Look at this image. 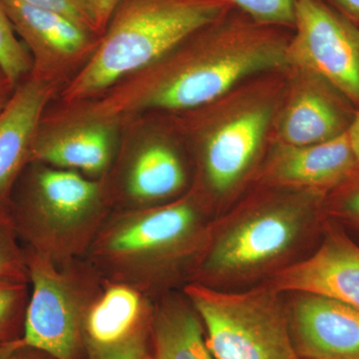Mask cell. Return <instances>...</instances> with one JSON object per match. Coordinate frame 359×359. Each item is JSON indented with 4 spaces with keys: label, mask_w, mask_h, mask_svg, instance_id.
I'll use <instances>...</instances> for the list:
<instances>
[{
    "label": "cell",
    "mask_w": 359,
    "mask_h": 359,
    "mask_svg": "<svg viewBox=\"0 0 359 359\" xmlns=\"http://www.w3.org/2000/svg\"><path fill=\"white\" fill-rule=\"evenodd\" d=\"M283 28L257 22L233 7L152 65L89 100L59 105L48 118L122 126L151 111L203 107L243 78L287 62L290 39Z\"/></svg>",
    "instance_id": "1"
},
{
    "label": "cell",
    "mask_w": 359,
    "mask_h": 359,
    "mask_svg": "<svg viewBox=\"0 0 359 359\" xmlns=\"http://www.w3.org/2000/svg\"><path fill=\"white\" fill-rule=\"evenodd\" d=\"M233 7L226 0H120L93 55L61 90V103L83 102L99 95Z\"/></svg>",
    "instance_id": "2"
},
{
    "label": "cell",
    "mask_w": 359,
    "mask_h": 359,
    "mask_svg": "<svg viewBox=\"0 0 359 359\" xmlns=\"http://www.w3.org/2000/svg\"><path fill=\"white\" fill-rule=\"evenodd\" d=\"M216 359H299L290 334L287 306L269 285L242 292L203 283L186 287Z\"/></svg>",
    "instance_id": "3"
},
{
    "label": "cell",
    "mask_w": 359,
    "mask_h": 359,
    "mask_svg": "<svg viewBox=\"0 0 359 359\" xmlns=\"http://www.w3.org/2000/svg\"><path fill=\"white\" fill-rule=\"evenodd\" d=\"M323 193L269 203L250 210L226 224L203 259L210 280H240L280 263L313 231Z\"/></svg>",
    "instance_id": "4"
},
{
    "label": "cell",
    "mask_w": 359,
    "mask_h": 359,
    "mask_svg": "<svg viewBox=\"0 0 359 359\" xmlns=\"http://www.w3.org/2000/svg\"><path fill=\"white\" fill-rule=\"evenodd\" d=\"M289 63L304 68L359 107V27L323 0H297Z\"/></svg>",
    "instance_id": "5"
},
{
    "label": "cell",
    "mask_w": 359,
    "mask_h": 359,
    "mask_svg": "<svg viewBox=\"0 0 359 359\" xmlns=\"http://www.w3.org/2000/svg\"><path fill=\"white\" fill-rule=\"evenodd\" d=\"M102 189L78 172L39 164L26 181L14 211L16 233L45 254L53 235L78 230L100 204Z\"/></svg>",
    "instance_id": "6"
},
{
    "label": "cell",
    "mask_w": 359,
    "mask_h": 359,
    "mask_svg": "<svg viewBox=\"0 0 359 359\" xmlns=\"http://www.w3.org/2000/svg\"><path fill=\"white\" fill-rule=\"evenodd\" d=\"M32 295L26 309L23 342L56 359H81L85 313L62 273L47 255L25 254Z\"/></svg>",
    "instance_id": "7"
},
{
    "label": "cell",
    "mask_w": 359,
    "mask_h": 359,
    "mask_svg": "<svg viewBox=\"0 0 359 359\" xmlns=\"http://www.w3.org/2000/svg\"><path fill=\"white\" fill-rule=\"evenodd\" d=\"M32 59V74L62 90L88 62L101 36L68 16L20 0H1Z\"/></svg>",
    "instance_id": "8"
},
{
    "label": "cell",
    "mask_w": 359,
    "mask_h": 359,
    "mask_svg": "<svg viewBox=\"0 0 359 359\" xmlns=\"http://www.w3.org/2000/svg\"><path fill=\"white\" fill-rule=\"evenodd\" d=\"M199 214L189 200L135 212L111 228L103 252L112 261L136 266L173 256L199 231Z\"/></svg>",
    "instance_id": "9"
},
{
    "label": "cell",
    "mask_w": 359,
    "mask_h": 359,
    "mask_svg": "<svg viewBox=\"0 0 359 359\" xmlns=\"http://www.w3.org/2000/svg\"><path fill=\"white\" fill-rule=\"evenodd\" d=\"M268 285L280 294L325 295L359 311V244L339 224L327 219L318 249L276 271Z\"/></svg>",
    "instance_id": "10"
},
{
    "label": "cell",
    "mask_w": 359,
    "mask_h": 359,
    "mask_svg": "<svg viewBox=\"0 0 359 359\" xmlns=\"http://www.w3.org/2000/svg\"><path fill=\"white\" fill-rule=\"evenodd\" d=\"M292 294L287 316L299 359H359L358 309L325 295Z\"/></svg>",
    "instance_id": "11"
},
{
    "label": "cell",
    "mask_w": 359,
    "mask_h": 359,
    "mask_svg": "<svg viewBox=\"0 0 359 359\" xmlns=\"http://www.w3.org/2000/svg\"><path fill=\"white\" fill-rule=\"evenodd\" d=\"M59 88L32 73L16 85L0 112V212H9L13 187L32 161L47 105Z\"/></svg>",
    "instance_id": "12"
},
{
    "label": "cell",
    "mask_w": 359,
    "mask_h": 359,
    "mask_svg": "<svg viewBox=\"0 0 359 359\" xmlns=\"http://www.w3.org/2000/svg\"><path fill=\"white\" fill-rule=\"evenodd\" d=\"M121 125L42 119L30 163L99 176L112 162Z\"/></svg>",
    "instance_id": "13"
},
{
    "label": "cell",
    "mask_w": 359,
    "mask_h": 359,
    "mask_svg": "<svg viewBox=\"0 0 359 359\" xmlns=\"http://www.w3.org/2000/svg\"><path fill=\"white\" fill-rule=\"evenodd\" d=\"M271 114L268 106L252 105L205 134L203 166L214 192H228L244 176L261 147Z\"/></svg>",
    "instance_id": "14"
},
{
    "label": "cell",
    "mask_w": 359,
    "mask_h": 359,
    "mask_svg": "<svg viewBox=\"0 0 359 359\" xmlns=\"http://www.w3.org/2000/svg\"><path fill=\"white\" fill-rule=\"evenodd\" d=\"M358 167L347 131L308 146L285 145L273 164V177L313 192L334 190Z\"/></svg>",
    "instance_id": "15"
},
{
    "label": "cell",
    "mask_w": 359,
    "mask_h": 359,
    "mask_svg": "<svg viewBox=\"0 0 359 359\" xmlns=\"http://www.w3.org/2000/svg\"><path fill=\"white\" fill-rule=\"evenodd\" d=\"M348 101L323 80L299 91L292 99L280 123V136L287 145L308 146L346 133L355 113Z\"/></svg>",
    "instance_id": "16"
},
{
    "label": "cell",
    "mask_w": 359,
    "mask_h": 359,
    "mask_svg": "<svg viewBox=\"0 0 359 359\" xmlns=\"http://www.w3.org/2000/svg\"><path fill=\"white\" fill-rule=\"evenodd\" d=\"M185 183V170L178 153L157 138L139 146L125 180L127 195L139 203L166 199L179 192Z\"/></svg>",
    "instance_id": "17"
},
{
    "label": "cell",
    "mask_w": 359,
    "mask_h": 359,
    "mask_svg": "<svg viewBox=\"0 0 359 359\" xmlns=\"http://www.w3.org/2000/svg\"><path fill=\"white\" fill-rule=\"evenodd\" d=\"M146 325L140 294L127 285H112L85 313V347L87 351L115 346Z\"/></svg>",
    "instance_id": "18"
},
{
    "label": "cell",
    "mask_w": 359,
    "mask_h": 359,
    "mask_svg": "<svg viewBox=\"0 0 359 359\" xmlns=\"http://www.w3.org/2000/svg\"><path fill=\"white\" fill-rule=\"evenodd\" d=\"M150 330L154 359H216L193 306L180 301L165 302L151 318Z\"/></svg>",
    "instance_id": "19"
},
{
    "label": "cell",
    "mask_w": 359,
    "mask_h": 359,
    "mask_svg": "<svg viewBox=\"0 0 359 359\" xmlns=\"http://www.w3.org/2000/svg\"><path fill=\"white\" fill-rule=\"evenodd\" d=\"M26 280L0 278V346L22 339L29 301Z\"/></svg>",
    "instance_id": "20"
},
{
    "label": "cell",
    "mask_w": 359,
    "mask_h": 359,
    "mask_svg": "<svg viewBox=\"0 0 359 359\" xmlns=\"http://www.w3.org/2000/svg\"><path fill=\"white\" fill-rule=\"evenodd\" d=\"M0 67L15 84L32 69L29 52L14 32L4 4L0 0Z\"/></svg>",
    "instance_id": "21"
},
{
    "label": "cell",
    "mask_w": 359,
    "mask_h": 359,
    "mask_svg": "<svg viewBox=\"0 0 359 359\" xmlns=\"http://www.w3.org/2000/svg\"><path fill=\"white\" fill-rule=\"evenodd\" d=\"M330 221L342 230L353 231L359 244V167L351 176L334 189L325 205Z\"/></svg>",
    "instance_id": "22"
},
{
    "label": "cell",
    "mask_w": 359,
    "mask_h": 359,
    "mask_svg": "<svg viewBox=\"0 0 359 359\" xmlns=\"http://www.w3.org/2000/svg\"><path fill=\"white\" fill-rule=\"evenodd\" d=\"M231 6L263 25L292 27L297 0H226Z\"/></svg>",
    "instance_id": "23"
},
{
    "label": "cell",
    "mask_w": 359,
    "mask_h": 359,
    "mask_svg": "<svg viewBox=\"0 0 359 359\" xmlns=\"http://www.w3.org/2000/svg\"><path fill=\"white\" fill-rule=\"evenodd\" d=\"M9 212H0V278L28 280L26 256L16 243Z\"/></svg>",
    "instance_id": "24"
},
{
    "label": "cell",
    "mask_w": 359,
    "mask_h": 359,
    "mask_svg": "<svg viewBox=\"0 0 359 359\" xmlns=\"http://www.w3.org/2000/svg\"><path fill=\"white\" fill-rule=\"evenodd\" d=\"M42 8L50 9L68 16L95 34H103L96 0H20Z\"/></svg>",
    "instance_id": "25"
},
{
    "label": "cell",
    "mask_w": 359,
    "mask_h": 359,
    "mask_svg": "<svg viewBox=\"0 0 359 359\" xmlns=\"http://www.w3.org/2000/svg\"><path fill=\"white\" fill-rule=\"evenodd\" d=\"M148 325L141 328L133 335L105 348L87 349L89 359H141L147 351Z\"/></svg>",
    "instance_id": "26"
},
{
    "label": "cell",
    "mask_w": 359,
    "mask_h": 359,
    "mask_svg": "<svg viewBox=\"0 0 359 359\" xmlns=\"http://www.w3.org/2000/svg\"><path fill=\"white\" fill-rule=\"evenodd\" d=\"M359 27V0H323Z\"/></svg>",
    "instance_id": "27"
},
{
    "label": "cell",
    "mask_w": 359,
    "mask_h": 359,
    "mask_svg": "<svg viewBox=\"0 0 359 359\" xmlns=\"http://www.w3.org/2000/svg\"><path fill=\"white\" fill-rule=\"evenodd\" d=\"M9 359H56L50 354L34 348V347L26 346L25 342L20 344L11 354Z\"/></svg>",
    "instance_id": "28"
},
{
    "label": "cell",
    "mask_w": 359,
    "mask_h": 359,
    "mask_svg": "<svg viewBox=\"0 0 359 359\" xmlns=\"http://www.w3.org/2000/svg\"><path fill=\"white\" fill-rule=\"evenodd\" d=\"M16 85L18 84L14 83L0 67V112L6 107L9 99L13 96Z\"/></svg>",
    "instance_id": "29"
},
{
    "label": "cell",
    "mask_w": 359,
    "mask_h": 359,
    "mask_svg": "<svg viewBox=\"0 0 359 359\" xmlns=\"http://www.w3.org/2000/svg\"><path fill=\"white\" fill-rule=\"evenodd\" d=\"M119 1L120 0H96L99 20H100L103 32L105 30L106 25H107L108 20H109L111 14H112Z\"/></svg>",
    "instance_id": "30"
},
{
    "label": "cell",
    "mask_w": 359,
    "mask_h": 359,
    "mask_svg": "<svg viewBox=\"0 0 359 359\" xmlns=\"http://www.w3.org/2000/svg\"><path fill=\"white\" fill-rule=\"evenodd\" d=\"M347 134H348L351 147H353L359 167V110L354 115L353 122H351V126L347 130Z\"/></svg>",
    "instance_id": "31"
},
{
    "label": "cell",
    "mask_w": 359,
    "mask_h": 359,
    "mask_svg": "<svg viewBox=\"0 0 359 359\" xmlns=\"http://www.w3.org/2000/svg\"><path fill=\"white\" fill-rule=\"evenodd\" d=\"M23 340H16V341L9 342V344L0 346V359H9L11 354L14 353L16 348L22 344Z\"/></svg>",
    "instance_id": "32"
},
{
    "label": "cell",
    "mask_w": 359,
    "mask_h": 359,
    "mask_svg": "<svg viewBox=\"0 0 359 359\" xmlns=\"http://www.w3.org/2000/svg\"><path fill=\"white\" fill-rule=\"evenodd\" d=\"M141 359H154V358H153L152 354L146 353L143 356H142Z\"/></svg>",
    "instance_id": "33"
}]
</instances>
